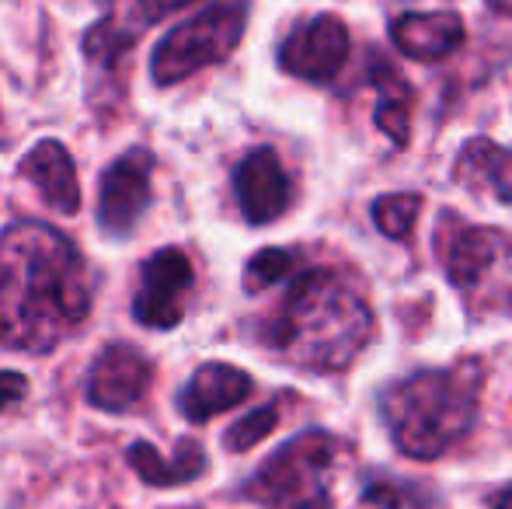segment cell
<instances>
[{
    "label": "cell",
    "instance_id": "cb8c5ba5",
    "mask_svg": "<svg viewBox=\"0 0 512 509\" xmlns=\"http://www.w3.org/2000/svg\"><path fill=\"white\" fill-rule=\"evenodd\" d=\"M359 509H398V492L391 485H370Z\"/></svg>",
    "mask_w": 512,
    "mask_h": 509
},
{
    "label": "cell",
    "instance_id": "603a6c76",
    "mask_svg": "<svg viewBox=\"0 0 512 509\" xmlns=\"http://www.w3.org/2000/svg\"><path fill=\"white\" fill-rule=\"evenodd\" d=\"M185 4H192V0H140V18L143 25H154V21L168 18L171 11H178Z\"/></svg>",
    "mask_w": 512,
    "mask_h": 509
},
{
    "label": "cell",
    "instance_id": "2e32d148",
    "mask_svg": "<svg viewBox=\"0 0 512 509\" xmlns=\"http://www.w3.org/2000/svg\"><path fill=\"white\" fill-rule=\"evenodd\" d=\"M464 175L467 182H485L495 199L512 206V150L488 140H471L460 157V178Z\"/></svg>",
    "mask_w": 512,
    "mask_h": 509
},
{
    "label": "cell",
    "instance_id": "30bf717a",
    "mask_svg": "<svg viewBox=\"0 0 512 509\" xmlns=\"http://www.w3.org/2000/svg\"><path fill=\"white\" fill-rule=\"evenodd\" d=\"M150 360L129 342H112L95 356L88 374V401L102 412H133L150 387Z\"/></svg>",
    "mask_w": 512,
    "mask_h": 509
},
{
    "label": "cell",
    "instance_id": "ac0fdd59",
    "mask_svg": "<svg viewBox=\"0 0 512 509\" xmlns=\"http://www.w3.org/2000/svg\"><path fill=\"white\" fill-rule=\"evenodd\" d=\"M418 213H422V196L415 192H391V196H380L373 203V224L384 238L405 241L415 227Z\"/></svg>",
    "mask_w": 512,
    "mask_h": 509
},
{
    "label": "cell",
    "instance_id": "3957f363",
    "mask_svg": "<svg viewBox=\"0 0 512 509\" xmlns=\"http://www.w3.org/2000/svg\"><path fill=\"white\" fill-rule=\"evenodd\" d=\"M485 367L478 360L418 370L380 394V419L394 447L415 461H436L471 433Z\"/></svg>",
    "mask_w": 512,
    "mask_h": 509
},
{
    "label": "cell",
    "instance_id": "44dd1931",
    "mask_svg": "<svg viewBox=\"0 0 512 509\" xmlns=\"http://www.w3.org/2000/svg\"><path fill=\"white\" fill-rule=\"evenodd\" d=\"M136 39V28H126L122 21H98L95 28L88 32V39H84V49H88V56H95V60H115V56H122L129 46H133Z\"/></svg>",
    "mask_w": 512,
    "mask_h": 509
},
{
    "label": "cell",
    "instance_id": "e0dca14e",
    "mask_svg": "<svg viewBox=\"0 0 512 509\" xmlns=\"http://www.w3.org/2000/svg\"><path fill=\"white\" fill-rule=\"evenodd\" d=\"M373 81L380 88V105H377V126L391 136L398 147L408 143V112H411V88L398 77V70L387 60H373Z\"/></svg>",
    "mask_w": 512,
    "mask_h": 509
},
{
    "label": "cell",
    "instance_id": "7a4b0ae2",
    "mask_svg": "<svg viewBox=\"0 0 512 509\" xmlns=\"http://www.w3.org/2000/svg\"><path fill=\"white\" fill-rule=\"evenodd\" d=\"M373 339V311L363 293L328 269L300 272L272 328V346L310 374L352 367Z\"/></svg>",
    "mask_w": 512,
    "mask_h": 509
},
{
    "label": "cell",
    "instance_id": "6da1fadb",
    "mask_svg": "<svg viewBox=\"0 0 512 509\" xmlns=\"http://www.w3.org/2000/svg\"><path fill=\"white\" fill-rule=\"evenodd\" d=\"M91 314V276L77 245L56 227L21 220L0 234V342L49 353Z\"/></svg>",
    "mask_w": 512,
    "mask_h": 509
},
{
    "label": "cell",
    "instance_id": "9a60e30c",
    "mask_svg": "<svg viewBox=\"0 0 512 509\" xmlns=\"http://www.w3.org/2000/svg\"><path fill=\"white\" fill-rule=\"evenodd\" d=\"M129 468L154 489H168V485L196 482L206 471V454L196 440H182L171 457H161L150 443H133L129 447Z\"/></svg>",
    "mask_w": 512,
    "mask_h": 509
},
{
    "label": "cell",
    "instance_id": "d4e9b609",
    "mask_svg": "<svg viewBox=\"0 0 512 509\" xmlns=\"http://www.w3.org/2000/svg\"><path fill=\"white\" fill-rule=\"evenodd\" d=\"M492 506H495V509H512V485H509V489H502V492H495V496H492Z\"/></svg>",
    "mask_w": 512,
    "mask_h": 509
},
{
    "label": "cell",
    "instance_id": "ffe728a7",
    "mask_svg": "<svg viewBox=\"0 0 512 509\" xmlns=\"http://www.w3.org/2000/svg\"><path fill=\"white\" fill-rule=\"evenodd\" d=\"M276 422H279V405L255 408V412H248L241 422H234V426L227 429V436H223V447H227L230 454H244V450L258 447V443H262L265 436L276 429Z\"/></svg>",
    "mask_w": 512,
    "mask_h": 509
},
{
    "label": "cell",
    "instance_id": "8fae6325",
    "mask_svg": "<svg viewBox=\"0 0 512 509\" xmlns=\"http://www.w3.org/2000/svg\"><path fill=\"white\" fill-rule=\"evenodd\" d=\"M234 196L248 224H272L290 210L293 185L276 150L258 147L234 168Z\"/></svg>",
    "mask_w": 512,
    "mask_h": 509
},
{
    "label": "cell",
    "instance_id": "8992f818",
    "mask_svg": "<svg viewBox=\"0 0 512 509\" xmlns=\"http://www.w3.org/2000/svg\"><path fill=\"white\" fill-rule=\"evenodd\" d=\"M244 35V11L241 7H209V11L189 18L185 25L171 28L161 42H157L154 56H150V74L161 88L178 84L192 77L196 70L213 67V63L227 60L237 49Z\"/></svg>",
    "mask_w": 512,
    "mask_h": 509
},
{
    "label": "cell",
    "instance_id": "d6986e66",
    "mask_svg": "<svg viewBox=\"0 0 512 509\" xmlns=\"http://www.w3.org/2000/svg\"><path fill=\"white\" fill-rule=\"evenodd\" d=\"M293 265H297V258L286 248H262V252L251 255L248 269H244V286H248V293H262L269 286L283 283L293 272Z\"/></svg>",
    "mask_w": 512,
    "mask_h": 509
},
{
    "label": "cell",
    "instance_id": "7402d4cb",
    "mask_svg": "<svg viewBox=\"0 0 512 509\" xmlns=\"http://www.w3.org/2000/svg\"><path fill=\"white\" fill-rule=\"evenodd\" d=\"M28 394V381L14 370H0V412H11L25 401Z\"/></svg>",
    "mask_w": 512,
    "mask_h": 509
},
{
    "label": "cell",
    "instance_id": "9c48e42d",
    "mask_svg": "<svg viewBox=\"0 0 512 509\" xmlns=\"http://www.w3.org/2000/svg\"><path fill=\"white\" fill-rule=\"evenodd\" d=\"M349 60V28L335 14L297 25L279 46V67L300 81H331Z\"/></svg>",
    "mask_w": 512,
    "mask_h": 509
},
{
    "label": "cell",
    "instance_id": "7c38bea8",
    "mask_svg": "<svg viewBox=\"0 0 512 509\" xmlns=\"http://www.w3.org/2000/svg\"><path fill=\"white\" fill-rule=\"evenodd\" d=\"M255 391L251 377L241 367L230 363H203L196 374L189 377V384L178 391V408L189 422H209L213 415L227 412V408L241 405L248 394Z\"/></svg>",
    "mask_w": 512,
    "mask_h": 509
},
{
    "label": "cell",
    "instance_id": "52a82bcc",
    "mask_svg": "<svg viewBox=\"0 0 512 509\" xmlns=\"http://www.w3.org/2000/svg\"><path fill=\"white\" fill-rule=\"evenodd\" d=\"M150 175H154V154L133 147L108 164L102 185H98V224L112 238H129L140 224L150 203Z\"/></svg>",
    "mask_w": 512,
    "mask_h": 509
},
{
    "label": "cell",
    "instance_id": "5b68a950",
    "mask_svg": "<svg viewBox=\"0 0 512 509\" xmlns=\"http://www.w3.org/2000/svg\"><path fill=\"white\" fill-rule=\"evenodd\" d=\"M443 262L474 314H512V234L460 227L446 241Z\"/></svg>",
    "mask_w": 512,
    "mask_h": 509
},
{
    "label": "cell",
    "instance_id": "484cf974",
    "mask_svg": "<svg viewBox=\"0 0 512 509\" xmlns=\"http://www.w3.org/2000/svg\"><path fill=\"white\" fill-rule=\"evenodd\" d=\"M499 4H509L512 7V0H499Z\"/></svg>",
    "mask_w": 512,
    "mask_h": 509
},
{
    "label": "cell",
    "instance_id": "4fadbf2b",
    "mask_svg": "<svg viewBox=\"0 0 512 509\" xmlns=\"http://www.w3.org/2000/svg\"><path fill=\"white\" fill-rule=\"evenodd\" d=\"M391 39L411 60L436 63L464 46V21L453 11H411L394 18Z\"/></svg>",
    "mask_w": 512,
    "mask_h": 509
},
{
    "label": "cell",
    "instance_id": "277c9868",
    "mask_svg": "<svg viewBox=\"0 0 512 509\" xmlns=\"http://www.w3.org/2000/svg\"><path fill=\"white\" fill-rule=\"evenodd\" d=\"M342 440L324 429L286 440L255 475L244 482L241 496L265 509H331V478H335Z\"/></svg>",
    "mask_w": 512,
    "mask_h": 509
},
{
    "label": "cell",
    "instance_id": "ba28073f",
    "mask_svg": "<svg viewBox=\"0 0 512 509\" xmlns=\"http://www.w3.org/2000/svg\"><path fill=\"white\" fill-rule=\"evenodd\" d=\"M192 262L182 248H161L143 262L140 293L133 300V318L147 328H175L185 318V300L192 290Z\"/></svg>",
    "mask_w": 512,
    "mask_h": 509
},
{
    "label": "cell",
    "instance_id": "5bb4252c",
    "mask_svg": "<svg viewBox=\"0 0 512 509\" xmlns=\"http://www.w3.org/2000/svg\"><path fill=\"white\" fill-rule=\"evenodd\" d=\"M18 171L28 182L39 189V196L46 199L53 210L60 213H77L81 210V182H77L74 157L63 143L42 140L21 157Z\"/></svg>",
    "mask_w": 512,
    "mask_h": 509
}]
</instances>
